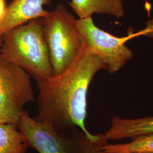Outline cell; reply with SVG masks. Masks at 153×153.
<instances>
[{
    "label": "cell",
    "mask_w": 153,
    "mask_h": 153,
    "mask_svg": "<svg viewBox=\"0 0 153 153\" xmlns=\"http://www.w3.org/2000/svg\"><path fill=\"white\" fill-rule=\"evenodd\" d=\"M1 55L38 81L53 76L43 18L33 19L2 35Z\"/></svg>",
    "instance_id": "cell-2"
},
{
    "label": "cell",
    "mask_w": 153,
    "mask_h": 153,
    "mask_svg": "<svg viewBox=\"0 0 153 153\" xmlns=\"http://www.w3.org/2000/svg\"><path fill=\"white\" fill-rule=\"evenodd\" d=\"M43 27L53 75H59L74 62L83 47L76 19L59 4L43 18Z\"/></svg>",
    "instance_id": "cell-4"
},
{
    "label": "cell",
    "mask_w": 153,
    "mask_h": 153,
    "mask_svg": "<svg viewBox=\"0 0 153 153\" xmlns=\"http://www.w3.org/2000/svg\"><path fill=\"white\" fill-rule=\"evenodd\" d=\"M28 148L16 124L0 123V153H27Z\"/></svg>",
    "instance_id": "cell-10"
},
{
    "label": "cell",
    "mask_w": 153,
    "mask_h": 153,
    "mask_svg": "<svg viewBox=\"0 0 153 153\" xmlns=\"http://www.w3.org/2000/svg\"><path fill=\"white\" fill-rule=\"evenodd\" d=\"M52 0H13L7 6L5 14L0 21V36L13 28L33 19L44 18L49 14L44 6Z\"/></svg>",
    "instance_id": "cell-7"
},
{
    "label": "cell",
    "mask_w": 153,
    "mask_h": 153,
    "mask_svg": "<svg viewBox=\"0 0 153 153\" xmlns=\"http://www.w3.org/2000/svg\"><path fill=\"white\" fill-rule=\"evenodd\" d=\"M105 69L103 61L83 44L80 53L59 75L36 81L38 114L34 118L57 129L78 128L92 136L86 127L87 96L98 71Z\"/></svg>",
    "instance_id": "cell-1"
},
{
    "label": "cell",
    "mask_w": 153,
    "mask_h": 153,
    "mask_svg": "<svg viewBox=\"0 0 153 153\" xmlns=\"http://www.w3.org/2000/svg\"><path fill=\"white\" fill-rule=\"evenodd\" d=\"M76 27L83 44L103 61L110 74L117 73L133 57V53L126 43L142 35L153 36V20L145 28L127 36L117 37L98 27L92 17L76 19Z\"/></svg>",
    "instance_id": "cell-5"
},
{
    "label": "cell",
    "mask_w": 153,
    "mask_h": 153,
    "mask_svg": "<svg viewBox=\"0 0 153 153\" xmlns=\"http://www.w3.org/2000/svg\"><path fill=\"white\" fill-rule=\"evenodd\" d=\"M2 44V36H0V56L1 55V49Z\"/></svg>",
    "instance_id": "cell-13"
},
{
    "label": "cell",
    "mask_w": 153,
    "mask_h": 153,
    "mask_svg": "<svg viewBox=\"0 0 153 153\" xmlns=\"http://www.w3.org/2000/svg\"></svg>",
    "instance_id": "cell-14"
},
{
    "label": "cell",
    "mask_w": 153,
    "mask_h": 153,
    "mask_svg": "<svg viewBox=\"0 0 153 153\" xmlns=\"http://www.w3.org/2000/svg\"><path fill=\"white\" fill-rule=\"evenodd\" d=\"M69 5L79 19L92 17L94 14H107L117 19L125 15L123 0H71Z\"/></svg>",
    "instance_id": "cell-9"
},
{
    "label": "cell",
    "mask_w": 153,
    "mask_h": 153,
    "mask_svg": "<svg viewBox=\"0 0 153 153\" xmlns=\"http://www.w3.org/2000/svg\"><path fill=\"white\" fill-rule=\"evenodd\" d=\"M6 7L5 0H0V21L5 14Z\"/></svg>",
    "instance_id": "cell-12"
},
{
    "label": "cell",
    "mask_w": 153,
    "mask_h": 153,
    "mask_svg": "<svg viewBox=\"0 0 153 153\" xmlns=\"http://www.w3.org/2000/svg\"><path fill=\"white\" fill-rule=\"evenodd\" d=\"M17 126L29 148L39 153H103L108 143L104 134L88 136L78 128L57 129L35 120L25 110Z\"/></svg>",
    "instance_id": "cell-3"
},
{
    "label": "cell",
    "mask_w": 153,
    "mask_h": 153,
    "mask_svg": "<svg viewBox=\"0 0 153 153\" xmlns=\"http://www.w3.org/2000/svg\"><path fill=\"white\" fill-rule=\"evenodd\" d=\"M151 133H153V116L126 119L116 116L112 119L111 126L104 135L108 141H119Z\"/></svg>",
    "instance_id": "cell-8"
},
{
    "label": "cell",
    "mask_w": 153,
    "mask_h": 153,
    "mask_svg": "<svg viewBox=\"0 0 153 153\" xmlns=\"http://www.w3.org/2000/svg\"><path fill=\"white\" fill-rule=\"evenodd\" d=\"M103 153H153V133L131 139L125 143L108 144L102 148Z\"/></svg>",
    "instance_id": "cell-11"
},
{
    "label": "cell",
    "mask_w": 153,
    "mask_h": 153,
    "mask_svg": "<svg viewBox=\"0 0 153 153\" xmlns=\"http://www.w3.org/2000/svg\"><path fill=\"white\" fill-rule=\"evenodd\" d=\"M31 76L0 56V123L18 124L26 104L35 100Z\"/></svg>",
    "instance_id": "cell-6"
}]
</instances>
